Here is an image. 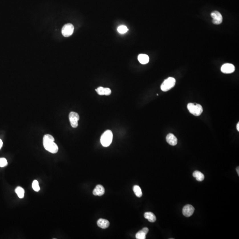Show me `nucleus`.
<instances>
[{"label": "nucleus", "instance_id": "1", "mask_svg": "<svg viewBox=\"0 0 239 239\" xmlns=\"http://www.w3.org/2000/svg\"><path fill=\"white\" fill-rule=\"evenodd\" d=\"M54 139L50 134L44 135L43 138V145L46 151L52 154L56 153L58 151L57 145L54 143Z\"/></svg>", "mask_w": 239, "mask_h": 239}, {"label": "nucleus", "instance_id": "2", "mask_svg": "<svg viewBox=\"0 0 239 239\" xmlns=\"http://www.w3.org/2000/svg\"><path fill=\"white\" fill-rule=\"evenodd\" d=\"M113 139V134L112 131L110 130H106L101 136V144L103 147H107L110 145Z\"/></svg>", "mask_w": 239, "mask_h": 239}, {"label": "nucleus", "instance_id": "3", "mask_svg": "<svg viewBox=\"0 0 239 239\" xmlns=\"http://www.w3.org/2000/svg\"><path fill=\"white\" fill-rule=\"evenodd\" d=\"M187 108L190 113L195 116H200L203 112L202 107L199 104L189 103Z\"/></svg>", "mask_w": 239, "mask_h": 239}, {"label": "nucleus", "instance_id": "4", "mask_svg": "<svg viewBox=\"0 0 239 239\" xmlns=\"http://www.w3.org/2000/svg\"><path fill=\"white\" fill-rule=\"evenodd\" d=\"M176 80L174 78L169 77L165 79L161 86V90L164 92L168 91L175 86Z\"/></svg>", "mask_w": 239, "mask_h": 239}, {"label": "nucleus", "instance_id": "5", "mask_svg": "<svg viewBox=\"0 0 239 239\" xmlns=\"http://www.w3.org/2000/svg\"><path fill=\"white\" fill-rule=\"evenodd\" d=\"M74 31V27L73 25L70 23L66 24L62 29V35L66 37H70L73 33Z\"/></svg>", "mask_w": 239, "mask_h": 239}, {"label": "nucleus", "instance_id": "6", "mask_svg": "<svg viewBox=\"0 0 239 239\" xmlns=\"http://www.w3.org/2000/svg\"><path fill=\"white\" fill-rule=\"evenodd\" d=\"M70 121L71 126L76 128L78 126V121L79 119V116L78 114L74 112H71L69 115Z\"/></svg>", "mask_w": 239, "mask_h": 239}, {"label": "nucleus", "instance_id": "7", "mask_svg": "<svg viewBox=\"0 0 239 239\" xmlns=\"http://www.w3.org/2000/svg\"><path fill=\"white\" fill-rule=\"evenodd\" d=\"M212 18V22L214 25H218L222 22V16L220 13L218 11H213L211 14Z\"/></svg>", "mask_w": 239, "mask_h": 239}, {"label": "nucleus", "instance_id": "8", "mask_svg": "<svg viewBox=\"0 0 239 239\" xmlns=\"http://www.w3.org/2000/svg\"><path fill=\"white\" fill-rule=\"evenodd\" d=\"M195 210V208L192 205L187 204L183 208V215L186 217H190L193 214Z\"/></svg>", "mask_w": 239, "mask_h": 239}, {"label": "nucleus", "instance_id": "9", "mask_svg": "<svg viewBox=\"0 0 239 239\" xmlns=\"http://www.w3.org/2000/svg\"><path fill=\"white\" fill-rule=\"evenodd\" d=\"M235 67L232 64L226 63L221 66V71L224 74H231L234 72Z\"/></svg>", "mask_w": 239, "mask_h": 239}, {"label": "nucleus", "instance_id": "10", "mask_svg": "<svg viewBox=\"0 0 239 239\" xmlns=\"http://www.w3.org/2000/svg\"><path fill=\"white\" fill-rule=\"evenodd\" d=\"M167 142L171 146L176 145L178 143V139L176 136L172 133H169L166 137Z\"/></svg>", "mask_w": 239, "mask_h": 239}, {"label": "nucleus", "instance_id": "11", "mask_svg": "<svg viewBox=\"0 0 239 239\" xmlns=\"http://www.w3.org/2000/svg\"><path fill=\"white\" fill-rule=\"evenodd\" d=\"M105 190L104 187L101 185H98L93 191V195L95 196L103 195L105 193Z\"/></svg>", "mask_w": 239, "mask_h": 239}, {"label": "nucleus", "instance_id": "12", "mask_svg": "<svg viewBox=\"0 0 239 239\" xmlns=\"http://www.w3.org/2000/svg\"><path fill=\"white\" fill-rule=\"evenodd\" d=\"M99 95H110L111 94V90L109 88H104L103 87H98L96 90Z\"/></svg>", "mask_w": 239, "mask_h": 239}, {"label": "nucleus", "instance_id": "13", "mask_svg": "<svg viewBox=\"0 0 239 239\" xmlns=\"http://www.w3.org/2000/svg\"><path fill=\"white\" fill-rule=\"evenodd\" d=\"M97 224L99 227L103 229L107 228L110 225V222L108 220L104 219H99L97 221Z\"/></svg>", "mask_w": 239, "mask_h": 239}, {"label": "nucleus", "instance_id": "14", "mask_svg": "<svg viewBox=\"0 0 239 239\" xmlns=\"http://www.w3.org/2000/svg\"><path fill=\"white\" fill-rule=\"evenodd\" d=\"M138 59L140 63L142 64H147L149 61V58L148 55L146 54H139L138 56Z\"/></svg>", "mask_w": 239, "mask_h": 239}, {"label": "nucleus", "instance_id": "15", "mask_svg": "<svg viewBox=\"0 0 239 239\" xmlns=\"http://www.w3.org/2000/svg\"><path fill=\"white\" fill-rule=\"evenodd\" d=\"M144 216L151 222H155L156 220V217L154 213L151 212H146L144 213Z\"/></svg>", "mask_w": 239, "mask_h": 239}, {"label": "nucleus", "instance_id": "16", "mask_svg": "<svg viewBox=\"0 0 239 239\" xmlns=\"http://www.w3.org/2000/svg\"><path fill=\"white\" fill-rule=\"evenodd\" d=\"M193 177L196 178L197 181H199V182H201L204 179V175L202 172L198 171H194L193 174Z\"/></svg>", "mask_w": 239, "mask_h": 239}, {"label": "nucleus", "instance_id": "17", "mask_svg": "<svg viewBox=\"0 0 239 239\" xmlns=\"http://www.w3.org/2000/svg\"><path fill=\"white\" fill-rule=\"evenodd\" d=\"M15 192L20 199H23L25 196V190L21 187H17L15 189Z\"/></svg>", "mask_w": 239, "mask_h": 239}, {"label": "nucleus", "instance_id": "18", "mask_svg": "<svg viewBox=\"0 0 239 239\" xmlns=\"http://www.w3.org/2000/svg\"><path fill=\"white\" fill-rule=\"evenodd\" d=\"M133 190L135 194V195L138 198H140L142 197V192L141 189L140 188V187L137 185H135L134 186L133 188Z\"/></svg>", "mask_w": 239, "mask_h": 239}, {"label": "nucleus", "instance_id": "19", "mask_svg": "<svg viewBox=\"0 0 239 239\" xmlns=\"http://www.w3.org/2000/svg\"><path fill=\"white\" fill-rule=\"evenodd\" d=\"M32 187L35 191L38 192L40 190V187L39 186V183L37 180H35L33 181L32 183Z\"/></svg>", "mask_w": 239, "mask_h": 239}, {"label": "nucleus", "instance_id": "20", "mask_svg": "<svg viewBox=\"0 0 239 239\" xmlns=\"http://www.w3.org/2000/svg\"><path fill=\"white\" fill-rule=\"evenodd\" d=\"M146 235L142 230L139 231L135 235V237L137 239H146Z\"/></svg>", "mask_w": 239, "mask_h": 239}, {"label": "nucleus", "instance_id": "21", "mask_svg": "<svg viewBox=\"0 0 239 239\" xmlns=\"http://www.w3.org/2000/svg\"><path fill=\"white\" fill-rule=\"evenodd\" d=\"M129 29L125 25H121L118 28V31L119 33L121 34H124L127 33Z\"/></svg>", "mask_w": 239, "mask_h": 239}, {"label": "nucleus", "instance_id": "22", "mask_svg": "<svg viewBox=\"0 0 239 239\" xmlns=\"http://www.w3.org/2000/svg\"><path fill=\"white\" fill-rule=\"evenodd\" d=\"M8 165V162L6 159L4 158H0V167H5Z\"/></svg>", "mask_w": 239, "mask_h": 239}, {"label": "nucleus", "instance_id": "23", "mask_svg": "<svg viewBox=\"0 0 239 239\" xmlns=\"http://www.w3.org/2000/svg\"><path fill=\"white\" fill-rule=\"evenodd\" d=\"M141 230L146 235L148 233V231H149V229L147 228H144Z\"/></svg>", "mask_w": 239, "mask_h": 239}, {"label": "nucleus", "instance_id": "24", "mask_svg": "<svg viewBox=\"0 0 239 239\" xmlns=\"http://www.w3.org/2000/svg\"><path fill=\"white\" fill-rule=\"evenodd\" d=\"M2 146H3V142L1 139H0V149H1Z\"/></svg>", "mask_w": 239, "mask_h": 239}, {"label": "nucleus", "instance_id": "25", "mask_svg": "<svg viewBox=\"0 0 239 239\" xmlns=\"http://www.w3.org/2000/svg\"><path fill=\"white\" fill-rule=\"evenodd\" d=\"M236 129H237V131H239V123H237V125H236Z\"/></svg>", "mask_w": 239, "mask_h": 239}, {"label": "nucleus", "instance_id": "26", "mask_svg": "<svg viewBox=\"0 0 239 239\" xmlns=\"http://www.w3.org/2000/svg\"><path fill=\"white\" fill-rule=\"evenodd\" d=\"M239 167H237L236 168V171H237V174H238V175H239Z\"/></svg>", "mask_w": 239, "mask_h": 239}]
</instances>
